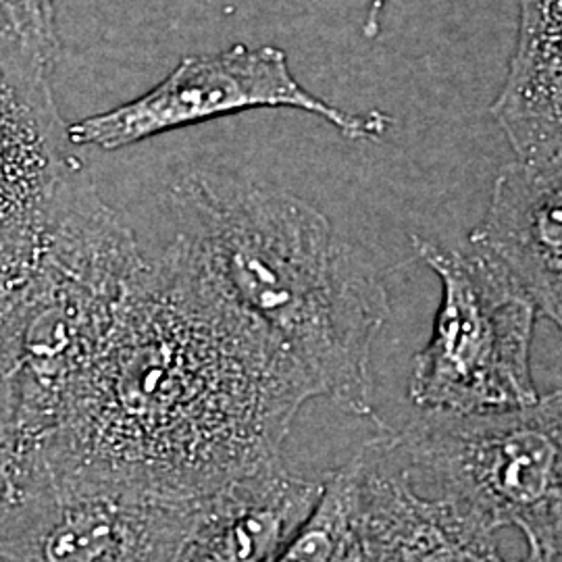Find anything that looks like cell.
<instances>
[{"mask_svg":"<svg viewBox=\"0 0 562 562\" xmlns=\"http://www.w3.org/2000/svg\"><path fill=\"white\" fill-rule=\"evenodd\" d=\"M319 390L176 244L144 259L57 427L36 443L53 480L206 501L281 461Z\"/></svg>","mask_w":562,"mask_h":562,"instance_id":"obj_1","label":"cell"},{"mask_svg":"<svg viewBox=\"0 0 562 562\" xmlns=\"http://www.w3.org/2000/svg\"><path fill=\"white\" fill-rule=\"evenodd\" d=\"M171 209V244L186 261L301 364L319 396L380 423L371 352L390 315L387 292L322 211L280 188L204 169L173 183Z\"/></svg>","mask_w":562,"mask_h":562,"instance_id":"obj_2","label":"cell"},{"mask_svg":"<svg viewBox=\"0 0 562 562\" xmlns=\"http://www.w3.org/2000/svg\"><path fill=\"white\" fill-rule=\"evenodd\" d=\"M144 259L132 229L81 181L34 271L0 294V382L11 385L20 442L36 446L57 427Z\"/></svg>","mask_w":562,"mask_h":562,"instance_id":"obj_3","label":"cell"},{"mask_svg":"<svg viewBox=\"0 0 562 562\" xmlns=\"http://www.w3.org/2000/svg\"><path fill=\"white\" fill-rule=\"evenodd\" d=\"M392 436L419 492L562 557V390L501 411H423Z\"/></svg>","mask_w":562,"mask_h":562,"instance_id":"obj_4","label":"cell"},{"mask_svg":"<svg viewBox=\"0 0 562 562\" xmlns=\"http://www.w3.org/2000/svg\"><path fill=\"white\" fill-rule=\"evenodd\" d=\"M442 281L429 341L417 352L408 396L423 411L482 413L538 398L531 340L538 308L482 248L461 252L413 238Z\"/></svg>","mask_w":562,"mask_h":562,"instance_id":"obj_5","label":"cell"},{"mask_svg":"<svg viewBox=\"0 0 562 562\" xmlns=\"http://www.w3.org/2000/svg\"><path fill=\"white\" fill-rule=\"evenodd\" d=\"M252 109H299L338 127L346 138H380L385 113L355 115L302 88L278 46L236 44L213 55H190L134 101L67 125L71 146L120 150L165 132Z\"/></svg>","mask_w":562,"mask_h":562,"instance_id":"obj_6","label":"cell"},{"mask_svg":"<svg viewBox=\"0 0 562 562\" xmlns=\"http://www.w3.org/2000/svg\"><path fill=\"white\" fill-rule=\"evenodd\" d=\"M48 74L0 60V294L41 261L80 186Z\"/></svg>","mask_w":562,"mask_h":562,"instance_id":"obj_7","label":"cell"},{"mask_svg":"<svg viewBox=\"0 0 562 562\" xmlns=\"http://www.w3.org/2000/svg\"><path fill=\"white\" fill-rule=\"evenodd\" d=\"M202 504L50 477L30 515L0 542V559L176 562L201 517Z\"/></svg>","mask_w":562,"mask_h":562,"instance_id":"obj_8","label":"cell"},{"mask_svg":"<svg viewBox=\"0 0 562 562\" xmlns=\"http://www.w3.org/2000/svg\"><path fill=\"white\" fill-rule=\"evenodd\" d=\"M348 469L357 487L367 561L510 562L501 554L492 529L415 487L392 434L362 446Z\"/></svg>","mask_w":562,"mask_h":562,"instance_id":"obj_9","label":"cell"},{"mask_svg":"<svg viewBox=\"0 0 562 562\" xmlns=\"http://www.w3.org/2000/svg\"><path fill=\"white\" fill-rule=\"evenodd\" d=\"M471 246L504 265L562 329V153L504 167Z\"/></svg>","mask_w":562,"mask_h":562,"instance_id":"obj_10","label":"cell"},{"mask_svg":"<svg viewBox=\"0 0 562 562\" xmlns=\"http://www.w3.org/2000/svg\"><path fill=\"white\" fill-rule=\"evenodd\" d=\"M322 492L281 461L227 483L202 504L176 562H278Z\"/></svg>","mask_w":562,"mask_h":562,"instance_id":"obj_11","label":"cell"},{"mask_svg":"<svg viewBox=\"0 0 562 562\" xmlns=\"http://www.w3.org/2000/svg\"><path fill=\"white\" fill-rule=\"evenodd\" d=\"M519 38L492 115L519 161L562 153V0H519Z\"/></svg>","mask_w":562,"mask_h":562,"instance_id":"obj_12","label":"cell"},{"mask_svg":"<svg viewBox=\"0 0 562 562\" xmlns=\"http://www.w3.org/2000/svg\"><path fill=\"white\" fill-rule=\"evenodd\" d=\"M278 562H369L357 487L348 464L323 480L313 513Z\"/></svg>","mask_w":562,"mask_h":562,"instance_id":"obj_13","label":"cell"},{"mask_svg":"<svg viewBox=\"0 0 562 562\" xmlns=\"http://www.w3.org/2000/svg\"><path fill=\"white\" fill-rule=\"evenodd\" d=\"M57 57L55 0H0V60L50 74Z\"/></svg>","mask_w":562,"mask_h":562,"instance_id":"obj_14","label":"cell"},{"mask_svg":"<svg viewBox=\"0 0 562 562\" xmlns=\"http://www.w3.org/2000/svg\"><path fill=\"white\" fill-rule=\"evenodd\" d=\"M48 482L36 446L20 442L15 436L0 442V542L20 527Z\"/></svg>","mask_w":562,"mask_h":562,"instance_id":"obj_15","label":"cell"},{"mask_svg":"<svg viewBox=\"0 0 562 562\" xmlns=\"http://www.w3.org/2000/svg\"><path fill=\"white\" fill-rule=\"evenodd\" d=\"M15 436V402L11 385L0 382V442Z\"/></svg>","mask_w":562,"mask_h":562,"instance_id":"obj_16","label":"cell"},{"mask_svg":"<svg viewBox=\"0 0 562 562\" xmlns=\"http://www.w3.org/2000/svg\"><path fill=\"white\" fill-rule=\"evenodd\" d=\"M385 2H387V0H371V2H369V11H367V18H364V23H362V34H364V38H378V36H380Z\"/></svg>","mask_w":562,"mask_h":562,"instance_id":"obj_17","label":"cell"},{"mask_svg":"<svg viewBox=\"0 0 562 562\" xmlns=\"http://www.w3.org/2000/svg\"><path fill=\"white\" fill-rule=\"evenodd\" d=\"M522 562H552V559L546 557L538 548H531V546H529V552H527V557L522 559Z\"/></svg>","mask_w":562,"mask_h":562,"instance_id":"obj_18","label":"cell"},{"mask_svg":"<svg viewBox=\"0 0 562 562\" xmlns=\"http://www.w3.org/2000/svg\"><path fill=\"white\" fill-rule=\"evenodd\" d=\"M0 562H4V561H2V559H0Z\"/></svg>","mask_w":562,"mask_h":562,"instance_id":"obj_19","label":"cell"}]
</instances>
